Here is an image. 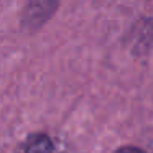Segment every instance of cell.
<instances>
[{
  "label": "cell",
  "instance_id": "2",
  "mask_svg": "<svg viewBox=\"0 0 153 153\" xmlns=\"http://www.w3.org/2000/svg\"><path fill=\"white\" fill-rule=\"evenodd\" d=\"M114 153H145V152L142 148H138V146H120Z\"/></svg>",
  "mask_w": 153,
  "mask_h": 153
},
{
  "label": "cell",
  "instance_id": "1",
  "mask_svg": "<svg viewBox=\"0 0 153 153\" xmlns=\"http://www.w3.org/2000/svg\"><path fill=\"white\" fill-rule=\"evenodd\" d=\"M17 153H56V150L46 133H33L22 143Z\"/></svg>",
  "mask_w": 153,
  "mask_h": 153
}]
</instances>
